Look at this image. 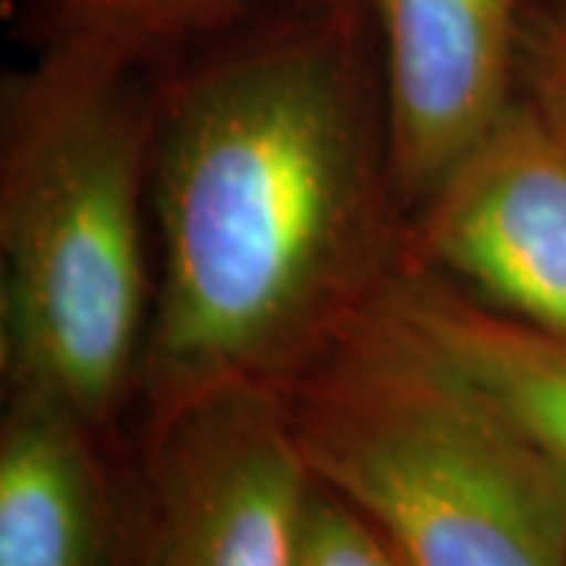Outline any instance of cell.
<instances>
[{
	"instance_id": "ba28073f",
	"label": "cell",
	"mask_w": 566,
	"mask_h": 566,
	"mask_svg": "<svg viewBox=\"0 0 566 566\" xmlns=\"http://www.w3.org/2000/svg\"><path fill=\"white\" fill-rule=\"evenodd\" d=\"M385 305L566 465V344L403 262Z\"/></svg>"
},
{
	"instance_id": "277c9868",
	"label": "cell",
	"mask_w": 566,
	"mask_h": 566,
	"mask_svg": "<svg viewBox=\"0 0 566 566\" xmlns=\"http://www.w3.org/2000/svg\"><path fill=\"white\" fill-rule=\"evenodd\" d=\"M308 491L281 390L196 397L139 422L123 566H296Z\"/></svg>"
},
{
	"instance_id": "7a4b0ae2",
	"label": "cell",
	"mask_w": 566,
	"mask_h": 566,
	"mask_svg": "<svg viewBox=\"0 0 566 566\" xmlns=\"http://www.w3.org/2000/svg\"><path fill=\"white\" fill-rule=\"evenodd\" d=\"M158 66L41 41L0 95V378L120 447L155 305Z\"/></svg>"
},
{
	"instance_id": "8fae6325",
	"label": "cell",
	"mask_w": 566,
	"mask_h": 566,
	"mask_svg": "<svg viewBox=\"0 0 566 566\" xmlns=\"http://www.w3.org/2000/svg\"><path fill=\"white\" fill-rule=\"evenodd\" d=\"M520 92L566 133V7L538 13L532 7L523 41Z\"/></svg>"
},
{
	"instance_id": "6da1fadb",
	"label": "cell",
	"mask_w": 566,
	"mask_h": 566,
	"mask_svg": "<svg viewBox=\"0 0 566 566\" xmlns=\"http://www.w3.org/2000/svg\"><path fill=\"white\" fill-rule=\"evenodd\" d=\"M155 305L139 422L227 387L283 390L406 259L365 0H293L158 66Z\"/></svg>"
},
{
	"instance_id": "52a82bcc",
	"label": "cell",
	"mask_w": 566,
	"mask_h": 566,
	"mask_svg": "<svg viewBox=\"0 0 566 566\" xmlns=\"http://www.w3.org/2000/svg\"><path fill=\"white\" fill-rule=\"evenodd\" d=\"M117 447L39 390H3L0 566H123L129 494Z\"/></svg>"
},
{
	"instance_id": "30bf717a",
	"label": "cell",
	"mask_w": 566,
	"mask_h": 566,
	"mask_svg": "<svg viewBox=\"0 0 566 566\" xmlns=\"http://www.w3.org/2000/svg\"><path fill=\"white\" fill-rule=\"evenodd\" d=\"M296 566H409L356 506L312 475Z\"/></svg>"
},
{
	"instance_id": "5b68a950",
	"label": "cell",
	"mask_w": 566,
	"mask_h": 566,
	"mask_svg": "<svg viewBox=\"0 0 566 566\" xmlns=\"http://www.w3.org/2000/svg\"><path fill=\"white\" fill-rule=\"evenodd\" d=\"M566 344V133L520 92L406 221V259Z\"/></svg>"
},
{
	"instance_id": "7c38bea8",
	"label": "cell",
	"mask_w": 566,
	"mask_h": 566,
	"mask_svg": "<svg viewBox=\"0 0 566 566\" xmlns=\"http://www.w3.org/2000/svg\"><path fill=\"white\" fill-rule=\"evenodd\" d=\"M560 7H566V0H564V3H560Z\"/></svg>"
},
{
	"instance_id": "8992f818",
	"label": "cell",
	"mask_w": 566,
	"mask_h": 566,
	"mask_svg": "<svg viewBox=\"0 0 566 566\" xmlns=\"http://www.w3.org/2000/svg\"><path fill=\"white\" fill-rule=\"evenodd\" d=\"M406 221L520 98L528 0H365Z\"/></svg>"
},
{
	"instance_id": "3957f363",
	"label": "cell",
	"mask_w": 566,
	"mask_h": 566,
	"mask_svg": "<svg viewBox=\"0 0 566 566\" xmlns=\"http://www.w3.org/2000/svg\"><path fill=\"white\" fill-rule=\"evenodd\" d=\"M281 400L308 472L409 566H566V465L385 300Z\"/></svg>"
},
{
	"instance_id": "9c48e42d",
	"label": "cell",
	"mask_w": 566,
	"mask_h": 566,
	"mask_svg": "<svg viewBox=\"0 0 566 566\" xmlns=\"http://www.w3.org/2000/svg\"><path fill=\"white\" fill-rule=\"evenodd\" d=\"M293 0H22L35 44L95 39L164 63L223 29Z\"/></svg>"
}]
</instances>
